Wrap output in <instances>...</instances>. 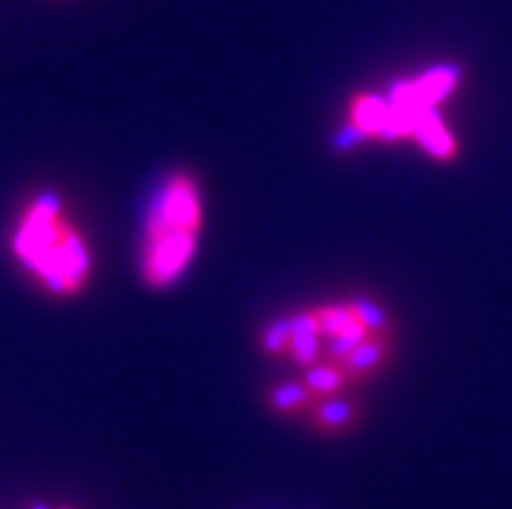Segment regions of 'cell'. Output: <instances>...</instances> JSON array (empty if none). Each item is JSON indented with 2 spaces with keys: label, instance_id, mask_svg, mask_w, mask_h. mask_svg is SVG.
<instances>
[{
  "label": "cell",
  "instance_id": "6da1fadb",
  "mask_svg": "<svg viewBox=\"0 0 512 509\" xmlns=\"http://www.w3.org/2000/svg\"><path fill=\"white\" fill-rule=\"evenodd\" d=\"M11 250L52 297H78L91 281L89 242L65 216V203L55 190H42L26 203Z\"/></svg>",
  "mask_w": 512,
  "mask_h": 509
},
{
  "label": "cell",
  "instance_id": "7a4b0ae2",
  "mask_svg": "<svg viewBox=\"0 0 512 509\" xmlns=\"http://www.w3.org/2000/svg\"><path fill=\"white\" fill-rule=\"evenodd\" d=\"M203 232V193L195 174L177 169L151 200L141 239V278L149 289L175 286L198 255Z\"/></svg>",
  "mask_w": 512,
  "mask_h": 509
},
{
  "label": "cell",
  "instance_id": "3957f363",
  "mask_svg": "<svg viewBox=\"0 0 512 509\" xmlns=\"http://www.w3.org/2000/svg\"><path fill=\"white\" fill-rule=\"evenodd\" d=\"M364 416V406L351 395H331V398L318 400L307 413V421L323 437H341L359 426Z\"/></svg>",
  "mask_w": 512,
  "mask_h": 509
},
{
  "label": "cell",
  "instance_id": "277c9868",
  "mask_svg": "<svg viewBox=\"0 0 512 509\" xmlns=\"http://www.w3.org/2000/svg\"><path fill=\"white\" fill-rule=\"evenodd\" d=\"M393 346H396V330H385V333H375L364 343H359L349 356L336 361L338 367L349 374V380L357 382L372 380L380 369L385 367L393 356Z\"/></svg>",
  "mask_w": 512,
  "mask_h": 509
},
{
  "label": "cell",
  "instance_id": "5b68a950",
  "mask_svg": "<svg viewBox=\"0 0 512 509\" xmlns=\"http://www.w3.org/2000/svg\"><path fill=\"white\" fill-rule=\"evenodd\" d=\"M315 403H318V398L312 395V390L305 385L302 377L299 380L276 382V385L268 387L266 393V406L276 416H305L307 419V413Z\"/></svg>",
  "mask_w": 512,
  "mask_h": 509
},
{
  "label": "cell",
  "instance_id": "8992f818",
  "mask_svg": "<svg viewBox=\"0 0 512 509\" xmlns=\"http://www.w3.org/2000/svg\"><path fill=\"white\" fill-rule=\"evenodd\" d=\"M302 380H305V385L310 387L312 395L318 400L331 398V395H341L346 387L354 385V382L349 380V374L338 367L336 361H318V364H312V367L305 369Z\"/></svg>",
  "mask_w": 512,
  "mask_h": 509
},
{
  "label": "cell",
  "instance_id": "52a82bcc",
  "mask_svg": "<svg viewBox=\"0 0 512 509\" xmlns=\"http://www.w3.org/2000/svg\"><path fill=\"white\" fill-rule=\"evenodd\" d=\"M258 341L266 356H271V359H286V354H289V343H292V317H273L271 323L260 330Z\"/></svg>",
  "mask_w": 512,
  "mask_h": 509
},
{
  "label": "cell",
  "instance_id": "ba28073f",
  "mask_svg": "<svg viewBox=\"0 0 512 509\" xmlns=\"http://www.w3.org/2000/svg\"><path fill=\"white\" fill-rule=\"evenodd\" d=\"M29 509H50V507H47V504H42V502H34Z\"/></svg>",
  "mask_w": 512,
  "mask_h": 509
},
{
  "label": "cell",
  "instance_id": "9c48e42d",
  "mask_svg": "<svg viewBox=\"0 0 512 509\" xmlns=\"http://www.w3.org/2000/svg\"><path fill=\"white\" fill-rule=\"evenodd\" d=\"M60 509H73V507H60Z\"/></svg>",
  "mask_w": 512,
  "mask_h": 509
}]
</instances>
